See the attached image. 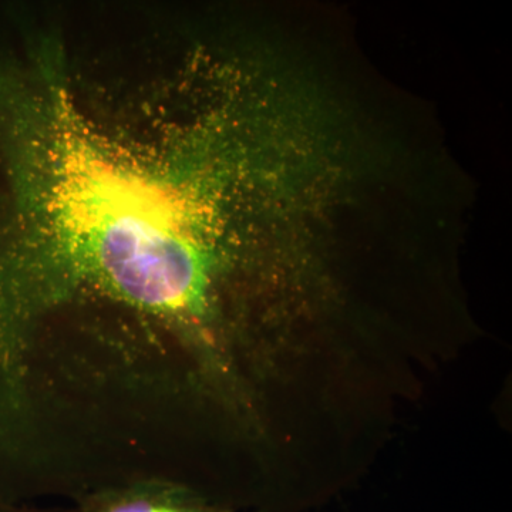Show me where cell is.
Returning <instances> with one entry per match:
<instances>
[{
  "label": "cell",
  "instance_id": "1",
  "mask_svg": "<svg viewBox=\"0 0 512 512\" xmlns=\"http://www.w3.org/2000/svg\"><path fill=\"white\" fill-rule=\"evenodd\" d=\"M160 134L83 110L59 60L0 89V320L29 332L73 303L114 306L221 372L284 286L295 190L284 138L227 70Z\"/></svg>",
  "mask_w": 512,
  "mask_h": 512
},
{
  "label": "cell",
  "instance_id": "2",
  "mask_svg": "<svg viewBox=\"0 0 512 512\" xmlns=\"http://www.w3.org/2000/svg\"><path fill=\"white\" fill-rule=\"evenodd\" d=\"M76 512H234L200 490L161 478L104 485L79 498Z\"/></svg>",
  "mask_w": 512,
  "mask_h": 512
}]
</instances>
